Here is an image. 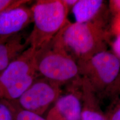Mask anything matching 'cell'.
<instances>
[{"mask_svg":"<svg viewBox=\"0 0 120 120\" xmlns=\"http://www.w3.org/2000/svg\"><path fill=\"white\" fill-rule=\"evenodd\" d=\"M0 120H14L13 108L8 101H0Z\"/></svg>","mask_w":120,"mask_h":120,"instance_id":"cell-12","label":"cell"},{"mask_svg":"<svg viewBox=\"0 0 120 120\" xmlns=\"http://www.w3.org/2000/svg\"><path fill=\"white\" fill-rule=\"evenodd\" d=\"M61 87L43 79H36L32 85L13 102L21 109L41 116L51 103L60 97Z\"/></svg>","mask_w":120,"mask_h":120,"instance_id":"cell-6","label":"cell"},{"mask_svg":"<svg viewBox=\"0 0 120 120\" xmlns=\"http://www.w3.org/2000/svg\"><path fill=\"white\" fill-rule=\"evenodd\" d=\"M111 120H120V106L112 115Z\"/></svg>","mask_w":120,"mask_h":120,"instance_id":"cell-17","label":"cell"},{"mask_svg":"<svg viewBox=\"0 0 120 120\" xmlns=\"http://www.w3.org/2000/svg\"><path fill=\"white\" fill-rule=\"evenodd\" d=\"M117 87H118V90L120 88V75L119 79H118V84H117Z\"/></svg>","mask_w":120,"mask_h":120,"instance_id":"cell-19","label":"cell"},{"mask_svg":"<svg viewBox=\"0 0 120 120\" xmlns=\"http://www.w3.org/2000/svg\"><path fill=\"white\" fill-rule=\"evenodd\" d=\"M109 8L114 16H120V0L109 1Z\"/></svg>","mask_w":120,"mask_h":120,"instance_id":"cell-16","label":"cell"},{"mask_svg":"<svg viewBox=\"0 0 120 120\" xmlns=\"http://www.w3.org/2000/svg\"><path fill=\"white\" fill-rule=\"evenodd\" d=\"M33 22L31 8L25 4L0 13V40L20 33Z\"/></svg>","mask_w":120,"mask_h":120,"instance_id":"cell-7","label":"cell"},{"mask_svg":"<svg viewBox=\"0 0 120 120\" xmlns=\"http://www.w3.org/2000/svg\"><path fill=\"white\" fill-rule=\"evenodd\" d=\"M79 64L82 81L92 92L118 90L120 59L112 51H101Z\"/></svg>","mask_w":120,"mask_h":120,"instance_id":"cell-5","label":"cell"},{"mask_svg":"<svg viewBox=\"0 0 120 120\" xmlns=\"http://www.w3.org/2000/svg\"><path fill=\"white\" fill-rule=\"evenodd\" d=\"M37 73L52 83L61 87L81 82L79 64L61 48L51 41L36 53Z\"/></svg>","mask_w":120,"mask_h":120,"instance_id":"cell-3","label":"cell"},{"mask_svg":"<svg viewBox=\"0 0 120 120\" xmlns=\"http://www.w3.org/2000/svg\"><path fill=\"white\" fill-rule=\"evenodd\" d=\"M81 120H105L100 113L91 109L82 111Z\"/></svg>","mask_w":120,"mask_h":120,"instance_id":"cell-14","label":"cell"},{"mask_svg":"<svg viewBox=\"0 0 120 120\" xmlns=\"http://www.w3.org/2000/svg\"><path fill=\"white\" fill-rule=\"evenodd\" d=\"M36 50L29 47L0 73V99L16 101L38 76Z\"/></svg>","mask_w":120,"mask_h":120,"instance_id":"cell-4","label":"cell"},{"mask_svg":"<svg viewBox=\"0 0 120 120\" xmlns=\"http://www.w3.org/2000/svg\"><path fill=\"white\" fill-rule=\"evenodd\" d=\"M30 2V1L26 0H0V13Z\"/></svg>","mask_w":120,"mask_h":120,"instance_id":"cell-13","label":"cell"},{"mask_svg":"<svg viewBox=\"0 0 120 120\" xmlns=\"http://www.w3.org/2000/svg\"><path fill=\"white\" fill-rule=\"evenodd\" d=\"M29 47L28 37L21 32L0 40V73Z\"/></svg>","mask_w":120,"mask_h":120,"instance_id":"cell-9","label":"cell"},{"mask_svg":"<svg viewBox=\"0 0 120 120\" xmlns=\"http://www.w3.org/2000/svg\"><path fill=\"white\" fill-rule=\"evenodd\" d=\"M114 34L115 38L112 43V52L120 59V31Z\"/></svg>","mask_w":120,"mask_h":120,"instance_id":"cell-15","label":"cell"},{"mask_svg":"<svg viewBox=\"0 0 120 120\" xmlns=\"http://www.w3.org/2000/svg\"><path fill=\"white\" fill-rule=\"evenodd\" d=\"M64 1L65 4H67V6L70 8L71 7H72L76 4L77 0H64Z\"/></svg>","mask_w":120,"mask_h":120,"instance_id":"cell-18","label":"cell"},{"mask_svg":"<svg viewBox=\"0 0 120 120\" xmlns=\"http://www.w3.org/2000/svg\"><path fill=\"white\" fill-rule=\"evenodd\" d=\"M9 102L13 108L14 120H47L38 114L21 109L13 102Z\"/></svg>","mask_w":120,"mask_h":120,"instance_id":"cell-11","label":"cell"},{"mask_svg":"<svg viewBox=\"0 0 120 120\" xmlns=\"http://www.w3.org/2000/svg\"><path fill=\"white\" fill-rule=\"evenodd\" d=\"M104 4L102 0H77L72 8L75 22L85 23L100 15Z\"/></svg>","mask_w":120,"mask_h":120,"instance_id":"cell-10","label":"cell"},{"mask_svg":"<svg viewBox=\"0 0 120 120\" xmlns=\"http://www.w3.org/2000/svg\"><path fill=\"white\" fill-rule=\"evenodd\" d=\"M100 16L85 23L67 21L52 41L78 64L107 49L109 32Z\"/></svg>","mask_w":120,"mask_h":120,"instance_id":"cell-1","label":"cell"},{"mask_svg":"<svg viewBox=\"0 0 120 120\" xmlns=\"http://www.w3.org/2000/svg\"><path fill=\"white\" fill-rule=\"evenodd\" d=\"M82 108L74 92L61 96L48 115L47 120H81Z\"/></svg>","mask_w":120,"mask_h":120,"instance_id":"cell-8","label":"cell"},{"mask_svg":"<svg viewBox=\"0 0 120 120\" xmlns=\"http://www.w3.org/2000/svg\"><path fill=\"white\" fill-rule=\"evenodd\" d=\"M31 10L34 27L28 41L30 47L38 51L49 45L66 24L70 8L64 0H40Z\"/></svg>","mask_w":120,"mask_h":120,"instance_id":"cell-2","label":"cell"}]
</instances>
